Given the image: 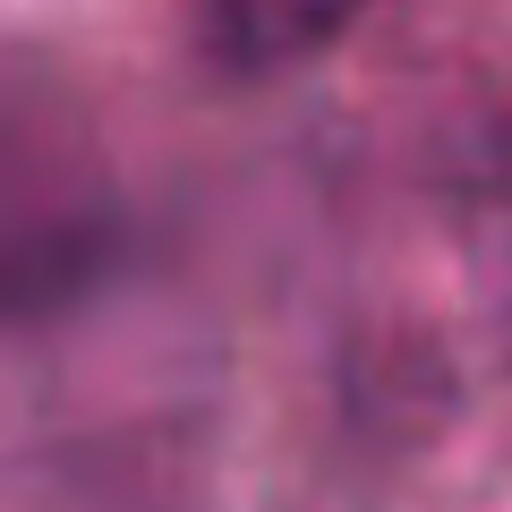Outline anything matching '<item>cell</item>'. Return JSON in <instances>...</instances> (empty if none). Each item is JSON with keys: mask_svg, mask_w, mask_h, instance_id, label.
Returning <instances> with one entry per match:
<instances>
[{"mask_svg": "<svg viewBox=\"0 0 512 512\" xmlns=\"http://www.w3.org/2000/svg\"><path fill=\"white\" fill-rule=\"evenodd\" d=\"M367 0H197V43L231 77L291 69V60L325 52Z\"/></svg>", "mask_w": 512, "mask_h": 512, "instance_id": "1", "label": "cell"}]
</instances>
